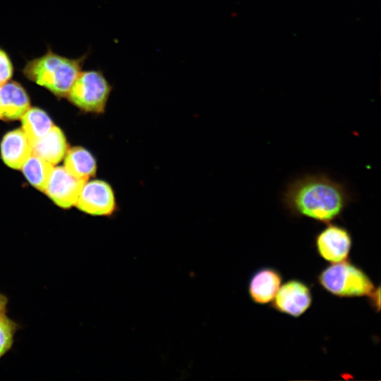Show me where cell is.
I'll list each match as a JSON object with an SVG mask.
<instances>
[{"mask_svg":"<svg viewBox=\"0 0 381 381\" xmlns=\"http://www.w3.org/2000/svg\"><path fill=\"white\" fill-rule=\"evenodd\" d=\"M373 308L380 310V286L375 289L372 294L368 297Z\"/></svg>","mask_w":381,"mask_h":381,"instance_id":"ac0fdd59","label":"cell"},{"mask_svg":"<svg viewBox=\"0 0 381 381\" xmlns=\"http://www.w3.org/2000/svg\"><path fill=\"white\" fill-rule=\"evenodd\" d=\"M272 301V307L278 312L298 318L310 308L313 296L308 284L290 279L280 286Z\"/></svg>","mask_w":381,"mask_h":381,"instance_id":"52a82bcc","label":"cell"},{"mask_svg":"<svg viewBox=\"0 0 381 381\" xmlns=\"http://www.w3.org/2000/svg\"><path fill=\"white\" fill-rule=\"evenodd\" d=\"M1 118H2V116H1V112H0V119H1Z\"/></svg>","mask_w":381,"mask_h":381,"instance_id":"ffe728a7","label":"cell"},{"mask_svg":"<svg viewBox=\"0 0 381 381\" xmlns=\"http://www.w3.org/2000/svg\"><path fill=\"white\" fill-rule=\"evenodd\" d=\"M317 279L324 290L340 298L369 297L375 289L361 268L346 260L327 266Z\"/></svg>","mask_w":381,"mask_h":381,"instance_id":"3957f363","label":"cell"},{"mask_svg":"<svg viewBox=\"0 0 381 381\" xmlns=\"http://www.w3.org/2000/svg\"><path fill=\"white\" fill-rule=\"evenodd\" d=\"M85 54L70 59L47 49L44 54L28 61L22 73L28 80L47 88L54 95L66 97L73 83L82 71Z\"/></svg>","mask_w":381,"mask_h":381,"instance_id":"7a4b0ae2","label":"cell"},{"mask_svg":"<svg viewBox=\"0 0 381 381\" xmlns=\"http://www.w3.org/2000/svg\"><path fill=\"white\" fill-rule=\"evenodd\" d=\"M85 181L71 174L64 167L53 168L44 192L58 206L69 208L75 205Z\"/></svg>","mask_w":381,"mask_h":381,"instance_id":"ba28073f","label":"cell"},{"mask_svg":"<svg viewBox=\"0 0 381 381\" xmlns=\"http://www.w3.org/2000/svg\"><path fill=\"white\" fill-rule=\"evenodd\" d=\"M8 303V297L0 292V313L6 312Z\"/></svg>","mask_w":381,"mask_h":381,"instance_id":"d6986e66","label":"cell"},{"mask_svg":"<svg viewBox=\"0 0 381 381\" xmlns=\"http://www.w3.org/2000/svg\"><path fill=\"white\" fill-rule=\"evenodd\" d=\"M352 243L349 231L337 224L329 223L315 237V246L318 255L331 263L346 260Z\"/></svg>","mask_w":381,"mask_h":381,"instance_id":"8992f818","label":"cell"},{"mask_svg":"<svg viewBox=\"0 0 381 381\" xmlns=\"http://www.w3.org/2000/svg\"><path fill=\"white\" fill-rule=\"evenodd\" d=\"M64 166L71 174L85 181L94 176L97 171L95 158L82 147H74L67 150Z\"/></svg>","mask_w":381,"mask_h":381,"instance_id":"4fadbf2b","label":"cell"},{"mask_svg":"<svg viewBox=\"0 0 381 381\" xmlns=\"http://www.w3.org/2000/svg\"><path fill=\"white\" fill-rule=\"evenodd\" d=\"M53 168V165L32 153L22 166L21 169L26 179L32 186L41 191H44Z\"/></svg>","mask_w":381,"mask_h":381,"instance_id":"9a60e30c","label":"cell"},{"mask_svg":"<svg viewBox=\"0 0 381 381\" xmlns=\"http://www.w3.org/2000/svg\"><path fill=\"white\" fill-rule=\"evenodd\" d=\"M282 282L280 272L275 268L264 267L256 270L248 282V294L253 302L267 304L274 298Z\"/></svg>","mask_w":381,"mask_h":381,"instance_id":"9c48e42d","label":"cell"},{"mask_svg":"<svg viewBox=\"0 0 381 381\" xmlns=\"http://www.w3.org/2000/svg\"><path fill=\"white\" fill-rule=\"evenodd\" d=\"M75 205L80 211L94 216L109 217L117 209L111 186L105 181L97 179L84 183Z\"/></svg>","mask_w":381,"mask_h":381,"instance_id":"5b68a950","label":"cell"},{"mask_svg":"<svg viewBox=\"0 0 381 381\" xmlns=\"http://www.w3.org/2000/svg\"><path fill=\"white\" fill-rule=\"evenodd\" d=\"M32 153V145L22 129L10 131L3 138L1 143V157L9 167L21 169Z\"/></svg>","mask_w":381,"mask_h":381,"instance_id":"8fae6325","label":"cell"},{"mask_svg":"<svg viewBox=\"0 0 381 381\" xmlns=\"http://www.w3.org/2000/svg\"><path fill=\"white\" fill-rule=\"evenodd\" d=\"M20 119L22 130L31 145L48 133L54 126L48 114L36 107H30Z\"/></svg>","mask_w":381,"mask_h":381,"instance_id":"5bb4252c","label":"cell"},{"mask_svg":"<svg viewBox=\"0 0 381 381\" xmlns=\"http://www.w3.org/2000/svg\"><path fill=\"white\" fill-rule=\"evenodd\" d=\"M30 98L24 87L16 81L0 85V112L2 118L20 119L30 108Z\"/></svg>","mask_w":381,"mask_h":381,"instance_id":"30bf717a","label":"cell"},{"mask_svg":"<svg viewBox=\"0 0 381 381\" xmlns=\"http://www.w3.org/2000/svg\"><path fill=\"white\" fill-rule=\"evenodd\" d=\"M113 87L100 70L81 71L67 97L80 110L93 114H103Z\"/></svg>","mask_w":381,"mask_h":381,"instance_id":"277c9868","label":"cell"},{"mask_svg":"<svg viewBox=\"0 0 381 381\" xmlns=\"http://www.w3.org/2000/svg\"><path fill=\"white\" fill-rule=\"evenodd\" d=\"M353 199L345 183L322 172L295 178L286 185L282 194L283 205L291 216L324 224L340 218Z\"/></svg>","mask_w":381,"mask_h":381,"instance_id":"6da1fadb","label":"cell"},{"mask_svg":"<svg viewBox=\"0 0 381 381\" xmlns=\"http://www.w3.org/2000/svg\"><path fill=\"white\" fill-rule=\"evenodd\" d=\"M32 154L52 165L59 163L66 155L67 143L61 130L53 127L32 145Z\"/></svg>","mask_w":381,"mask_h":381,"instance_id":"7c38bea8","label":"cell"},{"mask_svg":"<svg viewBox=\"0 0 381 381\" xmlns=\"http://www.w3.org/2000/svg\"><path fill=\"white\" fill-rule=\"evenodd\" d=\"M13 73V66L7 53L0 48V85L9 81Z\"/></svg>","mask_w":381,"mask_h":381,"instance_id":"e0dca14e","label":"cell"},{"mask_svg":"<svg viewBox=\"0 0 381 381\" xmlns=\"http://www.w3.org/2000/svg\"><path fill=\"white\" fill-rule=\"evenodd\" d=\"M20 328V325L6 313H0V359L11 349L16 333Z\"/></svg>","mask_w":381,"mask_h":381,"instance_id":"2e32d148","label":"cell"}]
</instances>
